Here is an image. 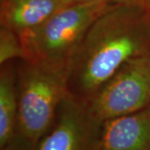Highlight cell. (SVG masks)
Instances as JSON below:
<instances>
[{"label":"cell","instance_id":"8fae6325","mask_svg":"<svg viewBox=\"0 0 150 150\" xmlns=\"http://www.w3.org/2000/svg\"><path fill=\"white\" fill-rule=\"evenodd\" d=\"M110 2L114 4L143 6L150 8V0H110Z\"/></svg>","mask_w":150,"mask_h":150},{"label":"cell","instance_id":"277c9868","mask_svg":"<svg viewBox=\"0 0 150 150\" xmlns=\"http://www.w3.org/2000/svg\"><path fill=\"white\" fill-rule=\"evenodd\" d=\"M85 103L102 123L147 107L150 103V55L126 63Z\"/></svg>","mask_w":150,"mask_h":150},{"label":"cell","instance_id":"8992f818","mask_svg":"<svg viewBox=\"0 0 150 150\" xmlns=\"http://www.w3.org/2000/svg\"><path fill=\"white\" fill-rule=\"evenodd\" d=\"M98 150H150V103L103 123Z\"/></svg>","mask_w":150,"mask_h":150},{"label":"cell","instance_id":"7a4b0ae2","mask_svg":"<svg viewBox=\"0 0 150 150\" xmlns=\"http://www.w3.org/2000/svg\"><path fill=\"white\" fill-rule=\"evenodd\" d=\"M17 69L18 120L17 134L33 144L54 123L59 103L69 93L68 71L21 60Z\"/></svg>","mask_w":150,"mask_h":150},{"label":"cell","instance_id":"3957f363","mask_svg":"<svg viewBox=\"0 0 150 150\" xmlns=\"http://www.w3.org/2000/svg\"><path fill=\"white\" fill-rule=\"evenodd\" d=\"M111 2L72 4L57 12L41 26L20 37L27 61L68 71L71 60L92 23Z\"/></svg>","mask_w":150,"mask_h":150},{"label":"cell","instance_id":"ba28073f","mask_svg":"<svg viewBox=\"0 0 150 150\" xmlns=\"http://www.w3.org/2000/svg\"><path fill=\"white\" fill-rule=\"evenodd\" d=\"M18 120L17 69L10 62L1 65L0 71V149L16 136Z\"/></svg>","mask_w":150,"mask_h":150},{"label":"cell","instance_id":"7c38bea8","mask_svg":"<svg viewBox=\"0 0 150 150\" xmlns=\"http://www.w3.org/2000/svg\"><path fill=\"white\" fill-rule=\"evenodd\" d=\"M72 4H93V3H99V2H104V1H109L110 0H69Z\"/></svg>","mask_w":150,"mask_h":150},{"label":"cell","instance_id":"52a82bcc","mask_svg":"<svg viewBox=\"0 0 150 150\" xmlns=\"http://www.w3.org/2000/svg\"><path fill=\"white\" fill-rule=\"evenodd\" d=\"M69 4V0H0V24L23 37Z\"/></svg>","mask_w":150,"mask_h":150},{"label":"cell","instance_id":"6da1fadb","mask_svg":"<svg viewBox=\"0 0 150 150\" xmlns=\"http://www.w3.org/2000/svg\"><path fill=\"white\" fill-rule=\"evenodd\" d=\"M150 55V8L110 4L87 31L69 67V93L87 103L118 69Z\"/></svg>","mask_w":150,"mask_h":150},{"label":"cell","instance_id":"9c48e42d","mask_svg":"<svg viewBox=\"0 0 150 150\" xmlns=\"http://www.w3.org/2000/svg\"><path fill=\"white\" fill-rule=\"evenodd\" d=\"M27 53L20 37L4 27L0 28V64L14 59L27 60Z\"/></svg>","mask_w":150,"mask_h":150},{"label":"cell","instance_id":"30bf717a","mask_svg":"<svg viewBox=\"0 0 150 150\" xmlns=\"http://www.w3.org/2000/svg\"><path fill=\"white\" fill-rule=\"evenodd\" d=\"M36 145L16 134L14 139L1 150H35Z\"/></svg>","mask_w":150,"mask_h":150},{"label":"cell","instance_id":"5b68a950","mask_svg":"<svg viewBox=\"0 0 150 150\" xmlns=\"http://www.w3.org/2000/svg\"><path fill=\"white\" fill-rule=\"evenodd\" d=\"M102 126L85 103L68 93L35 150H98Z\"/></svg>","mask_w":150,"mask_h":150}]
</instances>
